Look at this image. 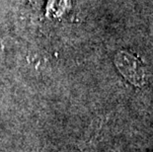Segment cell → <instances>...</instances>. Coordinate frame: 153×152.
<instances>
[{"label": "cell", "instance_id": "1", "mask_svg": "<svg viewBox=\"0 0 153 152\" xmlns=\"http://www.w3.org/2000/svg\"><path fill=\"white\" fill-rule=\"evenodd\" d=\"M115 62L120 72L129 82L136 86H141L144 84V70L138 59L132 54L120 51L117 54Z\"/></svg>", "mask_w": 153, "mask_h": 152}]
</instances>
